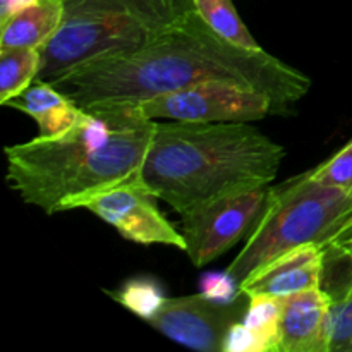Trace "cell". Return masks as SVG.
Masks as SVG:
<instances>
[{
	"label": "cell",
	"mask_w": 352,
	"mask_h": 352,
	"mask_svg": "<svg viewBox=\"0 0 352 352\" xmlns=\"http://www.w3.org/2000/svg\"><path fill=\"white\" fill-rule=\"evenodd\" d=\"M250 296V294H248ZM282 298L251 294L243 322L258 337L263 352H278Z\"/></svg>",
	"instance_id": "16"
},
{
	"label": "cell",
	"mask_w": 352,
	"mask_h": 352,
	"mask_svg": "<svg viewBox=\"0 0 352 352\" xmlns=\"http://www.w3.org/2000/svg\"><path fill=\"white\" fill-rule=\"evenodd\" d=\"M157 201V196L140 179L89 199L85 208L112 226L124 239L143 246L162 244L186 251L188 244L181 229L165 219Z\"/></svg>",
	"instance_id": "9"
},
{
	"label": "cell",
	"mask_w": 352,
	"mask_h": 352,
	"mask_svg": "<svg viewBox=\"0 0 352 352\" xmlns=\"http://www.w3.org/2000/svg\"><path fill=\"white\" fill-rule=\"evenodd\" d=\"M155 122L140 103L89 107L64 136L6 146L7 181L47 215L85 208L89 199L140 181Z\"/></svg>",
	"instance_id": "2"
},
{
	"label": "cell",
	"mask_w": 352,
	"mask_h": 352,
	"mask_svg": "<svg viewBox=\"0 0 352 352\" xmlns=\"http://www.w3.org/2000/svg\"><path fill=\"white\" fill-rule=\"evenodd\" d=\"M223 79L267 93L285 116L308 95L311 79L267 50L229 43L191 9L141 47L102 55L48 81L81 109L143 103L164 93Z\"/></svg>",
	"instance_id": "1"
},
{
	"label": "cell",
	"mask_w": 352,
	"mask_h": 352,
	"mask_svg": "<svg viewBox=\"0 0 352 352\" xmlns=\"http://www.w3.org/2000/svg\"><path fill=\"white\" fill-rule=\"evenodd\" d=\"M285 150L250 122H155L141 179L181 213L199 205L268 188Z\"/></svg>",
	"instance_id": "3"
},
{
	"label": "cell",
	"mask_w": 352,
	"mask_h": 352,
	"mask_svg": "<svg viewBox=\"0 0 352 352\" xmlns=\"http://www.w3.org/2000/svg\"><path fill=\"white\" fill-rule=\"evenodd\" d=\"M268 188L223 196L181 213V232L188 244V256L203 268L236 246L260 217L267 203Z\"/></svg>",
	"instance_id": "7"
},
{
	"label": "cell",
	"mask_w": 352,
	"mask_h": 352,
	"mask_svg": "<svg viewBox=\"0 0 352 352\" xmlns=\"http://www.w3.org/2000/svg\"><path fill=\"white\" fill-rule=\"evenodd\" d=\"M203 294L219 301H232L241 292L239 285L229 275H205L203 277Z\"/></svg>",
	"instance_id": "21"
},
{
	"label": "cell",
	"mask_w": 352,
	"mask_h": 352,
	"mask_svg": "<svg viewBox=\"0 0 352 352\" xmlns=\"http://www.w3.org/2000/svg\"><path fill=\"white\" fill-rule=\"evenodd\" d=\"M309 174L320 184L352 191V141L332 158L311 168Z\"/></svg>",
	"instance_id": "19"
},
{
	"label": "cell",
	"mask_w": 352,
	"mask_h": 352,
	"mask_svg": "<svg viewBox=\"0 0 352 352\" xmlns=\"http://www.w3.org/2000/svg\"><path fill=\"white\" fill-rule=\"evenodd\" d=\"M223 352H263V347L258 337L241 320L227 333Z\"/></svg>",
	"instance_id": "20"
},
{
	"label": "cell",
	"mask_w": 352,
	"mask_h": 352,
	"mask_svg": "<svg viewBox=\"0 0 352 352\" xmlns=\"http://www.w3.org/2000/svg\"><path fill=\"white\" fill-rule=\"evenodd\" d=\"M33 2L34 0H0V24Z\"/></svg>",
	"instance_id": "23"
},
{
	"label": "cell",
	"mask_w": 352,
	"mask_h": 352,
	"mask_svg": "<svg viewBox=\"0 0 352 352\" xmlns=\"http://www.w3.org/2000/svg\"><path fill=\"white\" fill-rule=\"evenodd\" d=\"M329 352H352V289L333 298Z\"/></svg>",
	"instance_id": "18"
},
{
	"label": "cell",
	"mask_w": 352,
	"mask_h": 352,
	"mask_svg": "<svg viewBox=\"0 0 352 352\" xmlns=\"http://www.w3.org/2000/svg\"><path fill=\"white\" fill-rule=\"evenodd\" d=\"M195 10L219 36L244 50L260 52L261 45L241 19L232 0H192Z\"/></svg>",
	"instance_id": "15"
},
{
	"label": "cell",
	"mask_w": 352,
	"mask_h": 352,
	"mask_svg": "<svg viewBox=\"0 0 352 352\" xmlns=\"http://www.w3.org/2000/svg\"><path fill=\"white\" fill-rule=\"evenodd\" d=\"M41 62V50L17 48L0 52V105L6 107L36 81Z\"/></svg>",
	"instance_id": "14"
},
{
	"label": "cell",
	"mask_w": 352,
	"mask_h": 352,
	"mask_svg": "<svg viewBox=\"0 0 352 352\" xmlns=\"http://www.w3.org/2000/svg\"><path fill=\"white\" fill-rule=\"evenodd\" d=\"M140 105L150 119L181 122H253L278 113L267 93L223 79L164 93Z\"/></svg>",
	"instance_id": "6"
},
{
	"label": "cell",
	"mask_w": 352,
	"mask_h": 352,
	"mask_svg": "<svg viewBox=\"0 0 352 352\" xmlns=\"http://www.w3.org/2000/svg\"><path fill=\"white\" fill-rule=\"evenodd\" d=\"M330 248L309 244L280 254L246 278L239 289L246 294L287 298L296 292L323 287Z\"/></svg>",
	"instance_id": "10"
},
{
	"label": "cell",
	"mask_w": 352,
	"mask_h": 352,
	"mask_svg": "<svg viewBox=\"0 0 352 352\" xmlns=\"http://www.w3.org/2000/svg\"><path fill=\"white\" fill-rule=\"evenodd\" d=\"M113 299L119 301L131 313L141 316V318L148 322L158 311L165 296L162 294L157 282L151 280V278L140 277L126 282L120 287V291L113 294Z\"/></svg>",
	"instance_id": "17"
},
{
	"label": "cell",
	"mask_w": 352,
	"mask_h": 352,
	"mask_svg": "<svg viewBox=\"0 0 352 352\" xmlns=\"http://www.w3.org/2000/svg\"><path fill=\"white\" fill-rule=\"evenodd\" d=\"M332 251L346 263L347 267V291L352 289V236L344 239L337 246H332Z\"/></svg>",
	"instance_id": "22"
},
{
	"label": "cell",
	"mask_w": 352,
	"mask_h": 352,
	"mask_svg": "<svg viewBox=\"0 0 352 352\" xmlns=\"http://www.w3.org/2000/svg\"><path fill=\"white\" fill-rule=\"evenodd\" d=\"M6 107L21 110L38 126V136L45 140L64 136L78 126L85 109L58 91L52 82L36 79L26 91L10 100Z\"/></svg>",
	"instance_id": "12"
},
{
	"label": "cell",
	"mask_w": 352,
	"mask_h": 352,
	"mask_svg": "<svg viewBox=\"0 0 352 352\" xmlns=\"http://www.w3.org/2000/svg\"><path fill=\"white\" fill-rule=\"evenodd\" d=\"M64 0H34L0 24V52L45 50L64 23Z\"/></svg>",
	"instance_id": "13"
},
{
	"label": "cell",
	"mask_w": 352,
	"mask_h": 352,
	"mask_svg": "<svg viewBox=\"0 0 352 352\" xmlns=\"http://www.w3.org/2000/svg\"><path fill=\"white\" fill-rule=\"evenodd\" d=\"M248 305L250 296L243 291L232 301H219L205 294L165 298L148 323L189 349L223 352L227 333L244 318Z\"/></svg>",
	"instance_id": "8"
},
{
	"label": "cell",
	"mask_w": 352,
	"mask_h": 352,
	"mask_svg": "<svg viewBox=\"0 0 352 352\" xmlns=\"http://www.w3.org/2000/svg\"><path fill=\"white\" fill-rule=\"evenodd\" d=\"M64 7L60 30L41 52V81H54L91 58L141 47L195 9L192 0H64Z\"/></svg>",
	"instance_id": "5"
},
{
	"label": "cell",
	"mask_w": 352,
	"mask_h": 352,
	"mask_svg": "<svg viewBox=\"0 0 352 352\" xmlns=\"http://www.w3.org/2000/svg\"><path fill=\"white\" fill-rule=\"evenodd\" d=\"M352 236V191L316 182L309 170L270 188L267 203L226 274L237 285L272 260L309 244L332 248Z\"/></svg>",
	"instance_id": "4"
},
{
	"label": "cell",
	"mask_w": 352,
	"mask_h": 352,
	"mask_svg": "<svg viewBox=\"0 0 352 352\" xmlns=\"http://www.w3.org/2000/svg\"><path fill=\"white\" fill-rule=\"evenodd\" d=\"M332 302L323 287L282 298L278 352H329Z\"/></svg>",
	"instance_id": "11"
}]
</instances>
